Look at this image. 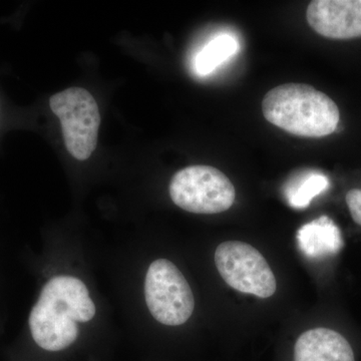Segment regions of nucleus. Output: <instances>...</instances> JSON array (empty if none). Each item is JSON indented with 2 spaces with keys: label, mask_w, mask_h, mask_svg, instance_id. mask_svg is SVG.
<instances>
[{
  "label": "nucleus",
  "mask_w": 361,
  "mask_h": 361,
  "mask_svg": "<svg viewBox=\"0 0 361 361\" xmlns=\"http://www.w3.org/2000/svg\"><path fill=\"white\" fill-rule=\"evenodd\" d=\"M94 314L96 306L84 282L63 275L44 285L28 323L39 348L59 351L78 338V322H89Z\"/></svg>",
  "instance_id": "obj_1"
},
{
  "label": "nucleus",
  "mask_w": 361,
  "mask_h": 361,
  "mask_svg": "<svg viewBox=\"0 0 361 361\" xmlns=\"http://www.w3.org/2000/svg\"><path fill=\"white\" fill-rule=\"evenodd\" d=\"M262 111L268 122L299 137H326L336 132L341 121L337 104L305 84H285L269 90Z\"/></svg>",
  "instance_id": "obj_2"
},
{
  "label": "nucleus",
  "mask_w": 361,
  "mask_h": 361,
  "mask_svg": "<svg viewBox=\"0 0 361 361\" xmlns=\"http://www.w3.org/2000/svg\"><path fill=\"white\" fill-rule=\"evenodd\" d=\"M171 199L183 210L195 214H217L231 208L235 188L229 178L211 166H190L173 176Z\"/></svg>",
  "instance_id": "obj_3"
},
{
  "label": "nucleus",
  "mask_w": 361,
  "mask_h": 361,
  "mask_svg": "<svg viewBox=\"0 0 361 361\" xmlns=\"http://www.w3.org/2000/svg\"><path fill=\"white\" fill-rule=\"evenodd\" d=\"M49 106L61 121L68 153L77 160H87L96 149L101 126L94 97L82 87H71L54 94Z\"/></svg>",
  "instance_id": "obj_4"
},
{
  "label": "nucleus",
  "mask_w": 361,
  "mask_h": 361,
  "mask_svg": "<svg viewBox=\"0 0 361 361\" xmlns=\"http://www.w3.org/2000/svg\"><path fill=\"white\" fill-rule=\"evenodd\" d=\"M145 297L157 322L169 326L184 324L193 314L191 287L171 261L159 259L149 265L145 281Z\"/></svg>",
  "instance_id": "obj_5"
},
{
  "label": "nucleus",
  "mask_w": 361,
  "mask_h": 361,
  "mask_svg": "<svg viewBox=\"0 0 361 361\" xmlns=\"http://www.w3.org/2000/svg\"><path fill=\"white\" fill-rule=\"evenodd\" d=\"M216 267L226 283L241 293L268 298L276 292V278L262 254L249 244L227 241L215 252Z\"/></svg>",
  "instance_id": "obj_6"
},
{
  "label": "nucleus",
  "mask_w": 361,
  "mask_h": 361,
  "mask_svg": "<svg viewBox=\"0 0 361 361\" xmlns=\"http://www.w3.org/2000/svg\"><path fill=\"white\" fill-rule=\"evenodd\" d=\"M306 18L314 32L330 39L361 37V0H315Z\"/></svg>",
  "instance_id": "obj_7"
},
{
  "label": "nucleus",
  "mask_w": 361,
  "mask_h": 361,
  "mask_svg": "<svg viewBox=\"0 0 361 361\" xmlns=\"http://www.w3.org/2000/svg\"><path fill=\"white\" fill-rule=\"evenodd\" d=\"M294 361H355L345 337L324 327L307 330L294 346Z\"/></svg>",
  "instance_id": "obj_8"
},
{
  "label": "nucleus",
  "mask_w": 361,
  "mask_h": 361,
  "mask_svg": "<svg viewBox=\"0 0 361 361\" xmlns=\"http://www.w3.org/2000/svg\"><path fill=\"white\" fill-rule=\"evenodd\" d=\"M296 240L304 255L312 259L336 255L344 245L341 230L325 215L299 228Z\"/></svg>",
  "instance_id": "obj_9"
},
{
  "label": "nucleus",
  "mask_w": 361,
  "mask_h": 361,
  "mask_svg": "<svg viewBox=\"0 0 361 361\" xmlns=\"http://www.w3.org/2000/svg\"><path fill=\"white\" fill-rule=\"evenodd\" d=\"M239 51L238 40L223 33L211 39L195 59L194 68L200 75H210Z\"/></svg>",
  "instance_id": "obj_10"
},
{
  "label": "nucleus",
  "mask_w": 361,
  "mask_h": 361,
  "mask_svg": "<svg viewBox=\"0 0 361 361\" xmlns=\"http://www.w3.org/2000/svg\"><path fill=\"white\" fill-rule=\"evenodd\" d=\"M330 186L329 179L322 173H310L304 176L296 184L285 190L289 205L295 209L307 208L318 195L326 191Z\"/></svg>",
  "instance_id": "obj_11"
},
{
  "label": "nucleus",
  "mask_w": 361,
  "mask_h": 361,
  "mask_svg": "<svg viewBox=\"0 0 361 361\" xmlns=\"http://www.w3.org/2000/svg\"><path fill=\"white\" fill-rule=\"evenodd\" d=\"M345 200L353 221L361 226V190H350L346 194Z\"/></svg>",
  "instance_id": "obj_12"
}]
</instances>
